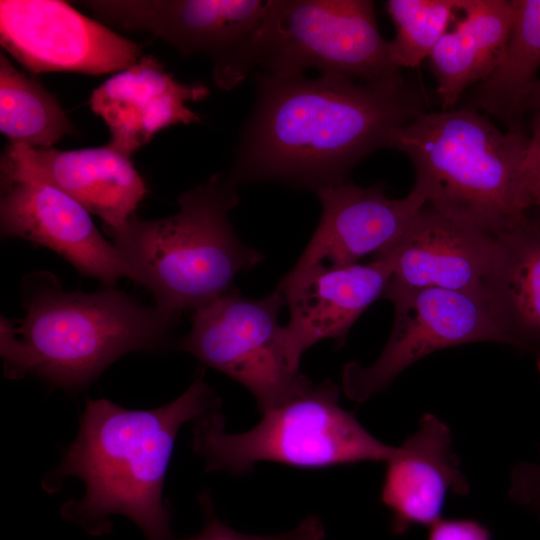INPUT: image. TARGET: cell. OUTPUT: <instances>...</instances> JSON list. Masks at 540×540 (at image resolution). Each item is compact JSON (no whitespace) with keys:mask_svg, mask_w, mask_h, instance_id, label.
Returning a JSON list of instances; mask_svg holds the SVG:
<instances>
[{"mask_svg":"<svg viewBox=\"0 0 540 540\" xmlns=\"http://www.w3.org/2000/svg\"><path fill=\"white\" fill-rule=\"evenodd\" d=\"M427 540H492V535L473 519H439L429 527Z\"/></svg>","mask_w":540,"mask_h":540,"instance_id":"cell-27","label":"cell"},{"mask_svg":"<svg viewBox=\"0 0 540 540\" xmlns=\"http://www.w3.org/2000/svg\"><path fill=\"white\" fill-rule=\"evenodd\" d=\"M0 42L35 74L117 73L144 55L141 44L59 0H1Z\"/></svg>","mask_w":540,"mask_h":540,"instance_id":"cell-11","label":"cell"},{"mask_svg":"<svg viewBox=\"0 0 540 540\" xmlns=\"http://www.w3.org/2000/svg\"><path fill=\"white\" fill-rule=\"evenodd\" d=\"M250 63L271 75L317 69L364 83L408 82L390 57L370 0H269Z\"/></svg>","mask_w":540,"mask_h":540,"instance_id":"cell-7","label":"cell"},{"mask_svg":"<svg viewBox=\"0 0 540 540\" xmlns=\"http://www.w3.org/2000/svg\"><path fill=\"white\" fill-rule=\"evenodd\" d=\"M238 186L229 173L219 172L183 192L175 214L154 220L133 214L105 229L129 278L153 295L155 307L174 324L183 312L235 290V277L264 259L238 238L230 221Z\"/></svg>","mask_w":540,"mask_h":540,"instance_id":"cell-4","label":"cell"},{"mask_svg":"<svg viewBox=\"0 0 540 540\" xmlns=\"http://www.w3.org/2000/svg\"><path fill=\"white\" fill-rule=\"evenodd\" d=\"M75 3L111 25L161 39L183 55H205L212 63L216 86L229 90L252 71L250 48L269 1L85 0Z\"/></svg>","mask_w":540,"mask_h":540,"instance_id":"cell-9","label":"cell"},{"mask_svg":"<svg viewBox=\"0 0 540 540\" xmlns=\"http://www.w3.org/2000/svg\"><path fill=\"white\" fill-rule=\"evenodd\" d=\"M315 192L322 215L296 267L356 264L394 241L426 203L415 188L391 199L380 184L361 187L350 181Z\"/></svg>","mask_w":540,"mask_h":540,"instance_id":"cell-17","label":"cell"},{"mask_svg":"<svg viewBox=\"0 0 540 540\" xmlns=\"http://www.w3.org/2000/svg\"><path fill=\"white\" fill-rule=\"evenodd\" d=\"M460 0H388L386 11L396 34L389 41L393 63L418 68L459 15Z\"/></svg>","mask_w":540,"mask_h":540,"instance_id":"cell-23","label":"cell"},{"mask_svg":"<svg viewBox=\"0 0 540 540\" xmlns=\"http://www.w3.org/2000/svg\"><path fill=\"white\" fill-rule=\"evenodd\" d=\"M0 131L9 144L48 149L76 128L58 99L0 54Z\"/></svg>","mask_w":540,"mask_h":540,"instance_id":"cell-22","label":"cell"},{"mask_svg":"<svg viewBox=\"0 0 540 540\" xmlns=\"http://www.w3.org/2000/svg\"><path fill=\"white\" fill-rule=\"evenodd\" d=\"M385 463L380 499L391 512L394 535L418 525L430 527L441 519L448 493H469L452 451L451 430L432 413L421 417L417 430L395 447Z\"/></svg>","mask_w":540,"mask_h":540,"instance_id":"cell-18","label":"cell"},{"mask_svg":"<svg viewBox=\"0 0 540 540\" xmlns=\"http://www.w3.org/2000/svg\"><path fill=\"white\" fill-rule=\"evenodd\" d=\"M531 510L535 511L536 514L538 515V517L540 518V501L537 502L536 504L532 505L530 507Z\"/></svg>","mask_w":540,"mask_h":540,"instance_id":"cell-29","label":"cell"},{"mask_svg":"<svg viewBox=\"0 0 540 540\" xmlns=\"http://www.w3.org/2000/svg\"><path fill=\"white\" fill-rule=\"evenodd\" d=\"M220 404L202 376L181 396L151 410L88 400L75 440L44 486L52 491L67 476L81 479L84 496L67 502L62 512L91 533L100 532L111 514H121L148 540H171L162 490L176 435L184 423L219 410Z\"/></svg>","mask_w":540,"mask_h":540,"instance_id":"cell-2","label":"cell"},{"mask_svg":"<svg viewBox=\"0 0 540 540\" xmlns=\"http://www.w3.org/2000/svg\"><path fill=\"white\" fill-rule=\"evenodd\" d=\"M201 503L206 511V523L203 530L189 540H323L324 527L315 516L305 518L293 530L272 536H255L239 533L223 524L212 512L211 501L202 495Z\"/></svg>","mask_w":540,"mask_h":540,"instance_id":"cell-24","label":"cell"},{"mask_svg":"<svg viewBox=\"0 0 540 540\" xmlns=\"http://www.w3.org/2000/svg\"><path fill=\"white\" fill-rule=\"evenodd\" d=\"M256 101L229 174L238 184L275 181L317 191L349 181L352 169L429 111L417 85L371 84L336 75L256 74Z\"/></svg>","mask_w":540,"mask_h":540,"instance_id":"cell-1","label":"cell"},{"mask_svg":"<svg viewBox=\"0 0 540 540\" xmlns=\"http://www.w3.org/2000/svg\"><path fill=\"white\" fill-rule=\"evenodd\" d=\"M540 373V372H539Z\"/></svg>","mask_w":540,"mask_h":540,"instance_id":"cell-31","label":"cell"},{"mask_svg":"<svg viewBox=\"0 0 540 540\" xmlns=\"http://www.w3.org/2000/svg\"><path fill=\"white\" fill-rule=\"evenodd\" d=\"M514 0H460L459 15L428 58L441 110L455 107L463 93L485 80L507 43Z\"/></svg>","mask_w":540,"mask_h":540,"instance_id":"cell-20","label":"cell"},{"mask_svg":"<svg viewBox=\"0 0 540 540\" xmlns=\"http://www.w3.org/2000/svg\"><path fill=\"white\" fill-rule=\"evenodd\" d=\"M0 230L47 247L81 275L114 287L129 277L126 262L114 243L99 232L90 213L56 186L21 174H0Z\"/></svg>","mask_w":540,"mask_h":540,"instance_id":"cell-12","label":"cell"},{"mask_svg":"<svg viewBox=\"0 0 540 540\" xmlns=\"http://www.w3.org/2000/svg\"><path fill=\"white\" fill-rule=\"evenodd\" d=\"M0 174L27 175L56 186L101 218L105 229L124 224L149 193L131 158L107 144L76 150L8 144Z\"/></svg>","mask_w":540,"mask_h":540,"instance_id":"cell-15","label":"cell"},{"mask_svg":"<svg viewBox=\"0 0 540 540\" xmlns=\"http://www.w3.org/2000/svg\"><path fill=\"white\" fill-rule=\"evenodd\" d=\"M509 496L529 508L540 501V460L537 463H520L513 468Z\"/></svg>","mask_w":540,"mask_h":540,"instance_id":"cell-26","label":"cell"},{"mask_svg":"<svg viewBox=\"0 0 540 540\" xmlns=\"http://www.w3.org/2000/svg\"><path fill=\"white\" fill-rule=\"evenodd\" d=\"M534 112L521 170V194L527 210L533 208L540 199V106Z\"/></svg>","mask_w":540,"mask_h":540,"instance_id":"cell-25","label":"cell"},{"mask_svg":"<svg viewBox=\"0 0 540 540\" xmlns=\"http://www.w3.org/2000/svg\"><path fill=\"white\" fill-rule=\"evenodd\" d=\"M529 136L502 131L467 106L426 111L400 127L390 149L412 163L426 204L448 217L496 234L528 210L521 170Z\"/></svg>","mask_w":540,"mask_h":540,"instance_id":"cell-5","label":"cell"},{"mask_svg":"<svg viewBox=\"0 0 540 540\" xmlns=\"http://www.w3.org/2000/svg\"><path fill=\"white\" fill-rule=\"evenodd\" d=\"M22 300L18 326L1 317L5 375H33L67 390L87 386L129 352L163 349L174 326L156 307L114 287L66 291L47 271L24 278Z\"/></svg>","mask_w":540,"mask_h":540,"instance_id":"cell-3","label":"cell"},{"mask_svg":"<svg viewBox=\"0 0 540 540\" xmlns=\"http://www.w3.org/2000/svg\"><path fill=\"white\" fill-rule=\"evenodd\" d=\"M540 106V79L536 82L533 89L531 90L527 103H526V112L534 111L537 107Z\"/></svg>","mask_w":540,"mask_h":540,"instance_id":"cell-28","label":"cell"},{"mask_svg":"<svg viewBox=\"0 0 540 540\" xmlns=\"http://www.w3.org/2000/svg\"><path fill=\"white\" fill-rule=\"evenodd\" d=\"M394 305L390 337L375 362L347 363L342 390L358 403L385 390L413 363L449 347L492 341L505 343L480 288H422L386 294Z\"/></svg>","mask_w":540,"mask_h":540,"instance_id":"cell-10","label":"cell"},{"mask_svg":"<svg viewBox=\"0 0 540 540\" xmlns=\"http://www.w3.org/2000/svg\"><path fill=\"white\" fill-rule=\"evenodd\" d=\"M528 211L496 233L479 288L506 344L533 354L540 372V213Z\"/></svg>","mask_w":540,"mask_h":540,"instance_id":"cell-19","label":"cell"},{"mask_svg":"<svg viewBox=\"0 0 540 540\" xmlns=\"http://www.w3.org/2000/svg\"><path fill=\"white\" fill-rule=\"evenodd\" d=\"M285 305L277 289L261 299L235 289L192 312L178 348L243 385L261 412L275 407L313 383L289 359L279 323Z\"/></svg>","mask_w":540,"mask_h":540,"instance_id":"cell-8","label":"cell"},{"mask_svg":"<svg viewBox=\"0 0 540 540\" xmlns=\"http://www.w3.org/2000/svg\"><path fill=\"white\" fill-rule=\"evenodd\" d=\"M534 207L537 208L539 213H540V199L537 201V203H536V205Z\"/></svg>","mask_w":540,"mask_h":540,"instance_id":"cell-30","label":"cell"},{"mask_svg":"<svg viewBox=\"0 0 540 540\" xmlns=\"http://www.w3.org/2000/svg\"><path fill=\"white\" fill-rule=\"evenodd\" d=\"M515 12L503 53L490 75L475 86L470 104L503 122L507 130H522L528 96L540 69V0H514Z\"/></svg>","mask_w":540,"mask_h":540,"instance_id":"cell-21","label":"cell"},{"mask_svg":"<svg viewBox=\"0 0 540 540\" xmlns=\"http://www.w3.org/2000/svg\"><path fill=\"white\" fill-rule=\"evenodd\" d=\"M208 94L206 85L179 82L159 59L144 54L95 88L89 103L110 132L107 145L131 158L160 130L199 122V115L186 103Z\"/></svg>","mask_w":540,"mask_h":540,"instance_id":"cell-16","label":"cell"},{"mask_svg":"<svg viewBox=\"0 0 540 540\" xmlns=\"http://www.w3.org/2000/svg\"><path fill=\"white\" fill-rule=\"evenodd\" d=\"M340 387L327 380L312 383L287 401L262 411L250 430L225 431L219 410L195 420L193 449L207 471L234 475L260 462L298 468H325L360 462H386L395 446L368 432L339 403Z\"/></svg>","mask_w":540,"mask_h":540,"instance_id":"cell-6","label":"cell"},{"mask_svg":"<svg viewBox=\"0 0 540 540\" xmlns=\"http://www.w3.org/2000/svg\"><path fill=\"white\" fill-rule=\"evenodd\" d=\"M496 234L448 217L426 203L405 230L373 255L388 262L386 294L422 288H478L488 273Z\"/></svg>","mask_w":540,"mask_h":540,"instance_id":"cell-13","label":"cell"},{"mask_svg":"<svg viewBox=\"0 0 540 540\" xmlns=\"http://www.w3.org/2000/svg\"><path fill=\"white\" fill-rule=\"evenodd\" d=\"M391 275L390 264L380 259L364 265L294 266L276 288L289 308L285 331L292 365L299 369L304 352L324 339L342 346L355 321L382 298Z\"/></svg>","mask_w":540,"mask_h":540,"instance_id":"cell-14","label":"cell"}]
</instances>
